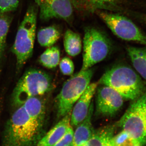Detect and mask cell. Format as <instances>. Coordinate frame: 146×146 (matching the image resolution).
Returning a JSON list of instances; mask_svg holds the SVG:
<instances>
[{"instance_id":"8992f818","label":"cell","mask_w":146,"mask_h":146,"mask_svg":"<svg viewBox=\"0 0 146 146\" xmlns=\"http://www.w3.org/2000/svg\"><path fill=\"white\" fill-rule=\"evenodd\" d=\"M83 63L81 70L91 68L104 60L110 52L112 45L102 31L95 27H88L84 31Z\"/></svg>"},{"instance_id":"e0dca14e","label":"cell","mask_w":146,"mask_h":146,"mask_svg":"<svg viewBox=\"0 0 146 146\" xmlns=\"http://www.w3.org/2000/svg\"><path fill=\"white\" fill-rule=\"evenodd\" d=\"M127 51L133 67L146 80V47L129 46L127 48Z\"/></svg>"},{"instance_id":"ffe728a7","label":"cell","mask_w":146,"mask_h":146,"mask_svg":"<svg viewBox=\"0 0 146 146\" xmlns=\"http://www.w3.org/2000/svg\"><path fill=\"white\" fill-rule=\"evenodd\" d=\"M60 55V50L57 47H50L41 55L39 62L46 68L52 69L59 64Z\"/></svg>"},{"instance_id":"4316f807","label":"cell","mask_w":146,"mask_h":146,"mask_svg":"<svg viewBox=\"0 0 146 146\" xmlns=\"http://www.w3.org/2000/svg\"></svg>"},{"instance_id":"d4e9b609","label":"cell","mask_w":146,"mask_h":146,"mask_svg":"<svg viewBox=\"0 0 146 146\" xmlns=\"http://www.w3.org/2000/svg\"><path fill=\"white\" fill-rule=\"evenodd\" d=\"M74 133L72 127L70 125L63 137L52 146H67L70 145L72 143Z\"/></svg>"},{"instance_id":"cb8c5ba5","label":"cell","mask_w":146,"mask_h":146,"mask_svg":"<svg viewBox=\"0 0 146 146\" xmlns=\"http://www.w3.org/2000/svg\"><path fill=\"white\" fill-rule=\"evenodd\" d=\"M19 5V0H0V15L16 10Z\"/></svg>"},{"instance_id":"8fae6325","label":"cell","mask_w":146,"mask_h":146,"mask_svg":"<svg viewBox=\"0 0 146 146\" xmlns=\"http://www.w3.org/2000/svg\"><path fill=\"white\" fill-rule=\"evenodd\" d=\"M98 85V82L90 83L76 103L71 112L70 124L72 127H76L86 117Z\"/></svg>"},{"instance_id":"ba28073f","label":"cell","mask_w":146,"mask_h":146,"mask_svg":"<svg viewBox=\"0 0 146 146\" xmlns=\"http://www.w3.org/2000/svg\"><path fill=\"white\" fill-rule=\"evenodd\" d=\"M111 31L119 38L146 46V36L132 21L117 14L99 10L96 11Z\"/></svg>"},{"instance_id":"484cf974","label":"cell","mask_w":146,"mask_h":146,"mask_svg":"<svg viewBox=\"0 0 146 146\" xmlns=\"http://www.w3.org/2000/svg\"><path fill=\"white\" fill-rule=\"evenodd\" d=\"M67 146H72V144H71L70 145H69Z\"/></svg>"},{"instance_id":"ac0fdd59","label":"cell","mask_w":146,"mask_h":146,"mask_svg":"<svg viewBox=\"0 0 146 146\" xmlns=\"http://www.w3.org/2000/svg\"><path fill=\"white\" fill-rule=\"evenodd\" d=\"M65 52L71 56L80 54L82 48V42L80 35L70 29L65 31L63 38Z\"/></svg>"},{"instance_id":"7a4b0ae2","label":"cell","mask_w":146,"mask_h":146,"mask_svg":"<svg viewBox=\"0 0 146 146\" xmlns=\"http://www.w3.org/2000/svg\"><path fill=\"white\" fill-rule=\"evenodd\" d=\"M98 82L114 89L125 99L134 100L144 92V85L141 78L133 69L124 65L109 69Z\"/></svg>"},{"instance_id":"7402d4cb","label":"cell","mask_w":146,"mask_h":146,"mask_svg":"<svg viewBox=\"0 0 146 146\" xmlns=\"http://www.w3.org/2000/svg\"><path fill=\"white\" fill-rule=\"evenodd\" d=\"M114 140L115 146H141L138 141L124 130L114 136Z\"/></svg>"},{"instance_id":"d6986e66","label":"cell","mask_w":146,"mask_h":146,"mask_svg":"<svg viewBox=\"0 0 146 146\" xmlns=\"http://www.w3.org/2000/svg\"><path fill=\"white\" fill-rule=\"evenodd\" d=\"M61 31L55 26H51L39 30L37 33V41L43 47L52 46L61 36Z\"/></svg>"},{"instance_id":"6da1fadb","label":"cell","mask_w":146,"mask_h":146,"mask_svg":"<svg viewBox=\"0 0 146 146\" xmlns=\"http://www.w3.org/2000/svg\"><path fill=\"white\" fill-rule=\"evenodd\" d=\"M42 125L30 117L23 105L18 107L7 123L1 146H34Z\"/></svg>"},{"instance_id":"9c48e42d","label":"cell","mask_w":146,"mask_h":146,"mask_svg":"<svg viewBox=\"0 0 146 146\" xmlns=\"http://www.w3.org/2000/svg\"><path fill=\"white\" fill-rule=\"evenodd\" d=\"M95 115L97 116L111 117L122 107L123 98L117 91L106 85L97 88Z\"/></svg>"},{"instance_id":"603a6c76","label":"cell","mask_w":146,"mask_h":146,"mask_svg":"<svg viewBox=\"0 0 146 146\" xmlns=\"http://www.w3.org/2000/svg\"><path fill=\"white\" fill-rule=\"evenodd\" d=\"M61 72L64 75H72L74 70V65L72 60L70 58L63 57L59 63Z\"/></svg>"},{"instance_id":"277c9868","label":"cell","mask_w":146,"mask_h":146,"mask_svg":"<svg viewBox=\"0 0 146 146\" xmlns=\"http://www.w3.org/2000/svg\"><path fill=\"white\" fill-rule=\"evenodd\" d=\"M52 88V80L45 72L30 69L19 79L12 94L13 104L20 107L32 97L44 95Z\"/></svg>"},{"instance_id":"44dd1931","label":"cell","mask_w":146,"mask_h":146,"mask_svg":"<svg viewBox=\"0 0 146 146\" xmlns=\"http://www.w3.org/2000/svg\"><path fill=\"white\" fill-rule=\"evenodd\" d=\"M11 21L12 17L8 13L0 15V60L5 50L7 36Z\"/></svg>"},{"instance_id":"30bf717a","label":"cell","mask_w":146,"mask_h":146,"mask_svg":"<svg viewBox=\"0 0 146 146\" xmlns=\"http://www.w3.org/2000/svg\"><path fill=\"white\" fill-rule=\"evenodd\" d=\"M39 9V17L44 21L57 18L70 23L74 6L71 0H33Z\"/></svg>"},{"instance_id":"4fadbf2b","label":"cell","mask_w":146,"mask_h":146,"mask_svg":"<svg viewBox=\"0 0 146 146\" xmlns=\"http://www.w3.org/2000/svg\"><path fill=\"white\" fill-rule=\"evenodd\" d=\"M71 112L65 115L44 136L35 146H52L60 140L70 126Z\"/></svg>"},{"instance_id":"2e32d148","label":"cell","mask_w":146,"mask_h":146,"mask_svg":"<svg viewBox=\"0 0 146 146\" xmlns=\"http://www.w3.org/2000/svg\"><path fill=\"white\" fill-rule=\"evenodd\" d=\"M28 115L33 119L43 124L46 115L44 102L37 96L27 100L23 105Z\"/></svg>"},{"instance_id":"7c38bea8","label":"cell","mask_w":146,"mask_h":146,"mask_svg":"<svg viewBox=\"0 0 146 146\" xmlns=\"http://www.w3.org/2000/svg\"><path fill=\"white\" fill-rule=\"evenodd\" d=\"M94 112V102H92L86 117L76 127L72 143L73 146H83L94 134L95 130L92 123Z\"/></svg>"},{"instance_id":"9a60e30c","label":"cell","mask_w":146,"mask_h":146,"mask_svg":"<svg viewBox=\"0 0 146 146\" xmlns=\"http://www.w3.org/2000/svg\"><path fill=\"white\" fill-rule=\"evenodd\" d=\"M115 127L106 126L95 130L91 138L82 146H115Z\"/></svg>"},{"instance_id":"5bb4252c","label":"cell","mask_w":146,"mask_h":146,"mask_svg":"<svg viewBox=\"0 0 146 146\" xmlns=\"http://www.w3.org/2000/svg\"><path fill=\"white\" fill-rule=\"evenodd\" d=\"M74 7L85 13H94L99 10H112L118 0H71Z\"/></svg>"},{"instance_id":"3957f363","label":"cell","mask_w":146,"mask_h":146,"mask_svg":"<svg viewBox=\"0 0 146 146\" xmlns=\"http://www.w3.org/2000/svg\"><path fill=\"white\" fill-rule=\"evenodd\" d=\"M38 7L34 5L27 9L16 34L12 51L16 56L17 70H20L33 52L36 35Z\"/></svg>"},{"instance_id":"52a82bcc","label":"cell","mask_w":146,"mask_h":146,"mask_svg":"<svg viewBox=\"0 0 146 146\" xmlns=\"http://www.w3.org/2000/svg\"><path fill=\"white\" fill-rule=\"evenodd\" d=\"M146 91L133 100L118 123L141 146L146 145Z\"/></svg>"},{"instance_id":"5b68a950","label":"cell","mask_w":146,"mask_h":146,"mask_svg":"<svg viewBox=\"0 0 146 146\" xmlns=\"http://www.w3.org/2000/svg\"><path fill=\"white\" fill-rule=\"evenodd\" d=\"M94 71L80 70L63 84L56 100L57 117L63 118L72 111L74 105L91 82Z\"/></svg>"}]
</instances>
